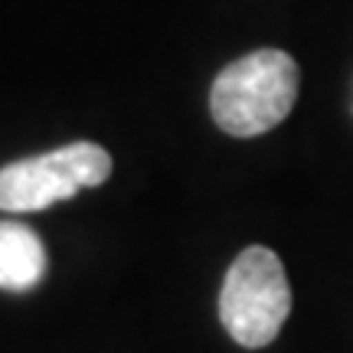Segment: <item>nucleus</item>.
<instances>
[{
  "instance_id": "f257e3e1",
  "label": "nucleus",
  "mask_w": 353,
  "mask_h": 353,
  "mask_svg": "<svg viewBox=\"0 0 353 353\" xmlns=\"http://www.w3.org/2000/svg\"><path fill=\"white\" fill-rule=\"evenodd\" d=\"M298 99V63L281 50H255L213 82L210 112L232 138H259L281 125Z\"/></svg>"
},
{
  "instance_id": "f03ea898",
  "label": "nucleus",
  "mask_w": 353,
  "mask_h": 353,
  "mask_svg": "<svg viewBox=\"0 0 353 353\" xmlns=\"http://www.w3.org/2000/svg\"><path fill=\"white\" fill-rule=\"evenodd\" d=\"M291 311V288L285 265L272 249L249 245L229 265L223 291H219V321L229 337L259 350L278 337Z\"/></svg>"
},
{
  "instance_id": "7ed1b4c3",
  "label": "nucleus",
  "mask_w": 353,
  "mask_h": 353,
  "mask_svg": "<svg viewBox=\"0 0 353 353\" xmlns=\"http://www.w3.org/2000/svg\"><path fill=\"white\" fill-rule=\"evenodd\" d=\"M112 174V157L92 141H76L50 154L0 167V210L37 213L59 200H72L79 190L99 187Z\"/></svg>"
},
{
  "instance_id": "20e7f679",
  "label": "nucleus",
  "mask_w": 353,
  "mask_h": 353,
  "mask_svg": "<svg viewBox=\"0 0 353 353\" xmlns=\"http://www.w3.org/2000/svg\"><path fill=\"white\" fill-rule=\"evenodd\" d=\"M46 278V249L30 226L0 219V288L30 291Z\"/></svg>"
}]
</instances>
